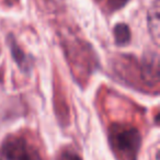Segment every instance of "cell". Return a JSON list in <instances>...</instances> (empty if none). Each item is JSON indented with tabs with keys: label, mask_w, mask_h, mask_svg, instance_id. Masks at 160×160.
Listing matches in <instances>:
<instances>
[{
	"label": "cell",
	"mask_w": 160,
	"mask_h": 160,
	"mask_svg": "<svg viewBox=\"0 0 160 160\" xmlns=\"http://www.w3.org/2000/svg\"><path fill=\"white\" fill-rule=\"evenodd\" d=\"M8 46H9L10 52H11L12 58L16 60V62L20 67V69H22L24 72L29 71L32 67V62L30 60L29 56L18 45L17 41L14 40V38L12 35L8 36Z\"/></svg>",
	"instance_id": "4"
},
{
	"label": "cell",
	"mask_w": 160,
	"mask_h": 160,
	"mask_svg": "<svg viewBox=\"0 0 160 160\" xmlns=\"http://www.w3.org/2000/svg\"><path fill=\"white\" fill-rule=\"evenodd\" d=\"M0 160H43L38 149L23 136L8 137L0 146Z\"/></svg>",
	"instance_id": "2"
},
{
	"label": "cell",
	"mask_w": 160,
	"mask_h": 160,
	"mask_svg": "<svg viewBox=\"0 0 160 160\" xmlns=\"http://www.w3.org/2000/svg\"><path fill=\"white\" fill-rule=\"evenodd\" d=\"M127 2H128V0H109L108 1V7H109V9L111 11H115V10L123 8Z\"/></svg>",
	"instance_id": "7"
},
{
	"label": "cell",
	"mask_w": 160,
	"mask_h": 160,
	"mask_svg": "<svg viewBox=\"0 0 160 160\" xmlns=\"http://www.w3.org/2000/svg\"><path fill=\"white\" fill-rule=\"evenodd\" d=\"M139 67L140 81L146 87L153 88L159 83V57L157 53H149L145 55Z\"/></svg>",
	"instance_id": "3"
},
{
	"label": "cell",
	"mask_w": 160,
	"mask_h": 160,
	"mask_svg": "<svg viewBox=\"0 0 160 160\" xmlns=\"http://www.w3.org/2000/svg\"><path fill=\"white\" fill-rule=\"evenodd\" d=\"M59 160H82L76 151L64 150L59 157Z\"/></svg>",
	"instance_id": "8"
},
{
	"label": "cell",
	"mask_w": 160,
	"mask_h": 160,
	"mask_svg": "<svg viewBox=\"0 0 160 160\" xmlns=\"http://www.w3.org/2000/svg\"><path fill=\"white\" fill-rule=\"evenodd\" d=\"M109 142L118 160H137L142 136L132 125L113 124L109 128Z\"/></svg>",
	"instance_id": "1"
},
{
	"label": "cell",
	"mask_w": 160,
	"mask_h": 160,
	"mask_svg": "<svg viewBox=\"0 0 160 160\" xmlns=\"http://www.w3.org/2000/svg\"><path fill=\"white\" fill-rule=\"evenodd\" d=\"M160 8L159 0H155V2L150 7L148 11V28L151 36L156 44L159 43V30H160V17H159Z\"/></svg>",
	"instance_id": "5"
},
{
	"label": "cell",
	"mask_w": 160,
	"mask_h": 160,
	"mask_svg": "<svg viewBox=\"0 0 160 160\" xmlns=\"http://www.w3.org/2000/svg\"><path fill=\"white\" fill-rule=\"evenodd\" d=\"M114 33V41L118 45L123 46L126 45L131 41V31L129 28L125 23H118L114 27L113 30Z\"/></svg>",
	"instance_id": "6"
}]
</instances>
